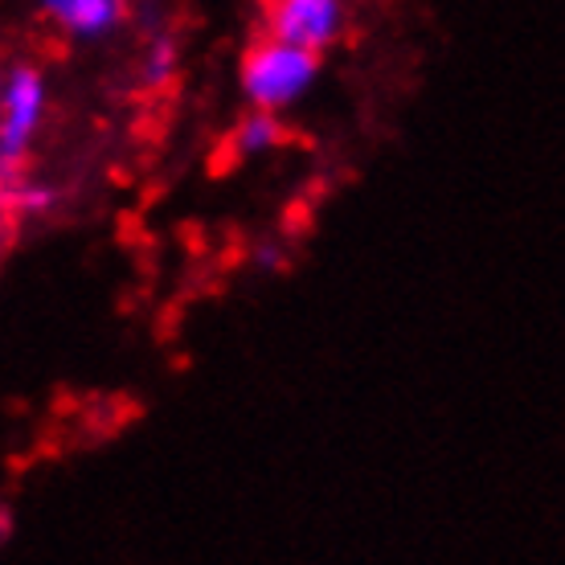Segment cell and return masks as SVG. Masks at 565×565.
<instances>
[{"instance_id":"6da1fadb","label":"cell","mask_w":565,"mask_h":565,"mask_svg":"<svg viewBox=\"0 0 565 565\" xmlns=\"http://www.w3.org/2000/svg\"><path fill=\"white\" fill-rule=\"evenodd\" d=\"M316 78H320V54L282 42V38H270V33L246 45V54L238 62L242 99L255 111H291L316 86Z\"/></svg>"},{"instance_id":"7a4b0ae2","label":"cell","mask_w":565,"mask_h":565,"mask_svg":"<svg viewBox=\"0 0 565 565\" xmlns=\"http://www.w3.org/2000/svg\"><path fill=\"white\" fill-rule=\"evenodd\" d=\"M45 107H50L45 74L29 62H17L4 74V90H0V172H21L45 124Z\"/></svg>"},{"instance_id":"3957f363","label":"cell","mask_w":565,"mask_h":565,"mask_svg":"<svg viewBox=\"0 0 565 565\" xmlns=\"http://www.w3.org/2000/svg\"><path fill=\"white\" fill-rule=\"evenodd\" d=\"M344 0H263V33L324 54L344 38Z\"/></svg>"},{"instance_id":"277c9868","label":"cell","mask_w":565,"mask_h":565,"mask_svg":"<svg viewBox=\"0 0 565 565\" xmlns=\"http://www.w3.org/2000/svg\"><path fill=\"white\" fill-rule=\"evenodd\" d=\"M50 25L78 45L107 42L128 21V0H38Z\"/></svg>"},{"instance_id":"5b68a950","label":"cell","mask_w":565,"mask_h":565,"mask_svg":"<svg viewBox=\"0 0 565 565\" xmlns=\"http://www.w3.org/2000/svg\"><path fill=\"white\" fill-rule=\"evenodd\" d=\"M0 201H4V217L9 222H29V217H42L57 205V189L50 184L29 181L25 172H0Z\"/></svg>"},{"instance_id":"8992f818","label":"cell","mask_w":565,"mask_h":565,"mask_svg":"<svg viewBox=\"0 0 565 565\" xmlns=\"http://www.w3.org/2000/svg\"><path fill=\"white\" fill-rule=\"evenodd\" d=\"M287 140V128H282V119L275 111H255L242 119L234 136H230V152L242 156V160H250V156H267L275 152L279 143Z\"/></svg>"},{"instance_id":"52a82bcc","label":"cell","mask_w":565,"mask_h":565,"mask_svg":"<svg viewBox=\"0 0 565 565\" xmlns=\"http://www.w3.org/2000/svg\"><path fill=\"white\" fill-rule=\"evenodd\" d=\"M181 74V50H177V38L172 33H156L148 50H143V62H140V83L148 90H160V86H169L172 78Z\"/></svg>"},{"instance_id":"ba28073f","label":"cell","mask_w":565,"mask_h":565,"mask_svg":"<svg viewBox=\"0 0 565 565\" xmlns=\"http://www.w3.org/2000/svg\"><path fill=\"white\" fill-rule=\"evenodd\" d=\"M250 258H255V267H263V270H279L282 267L279 246H258V250H250Z\"/></svg>"}]
</instances>
